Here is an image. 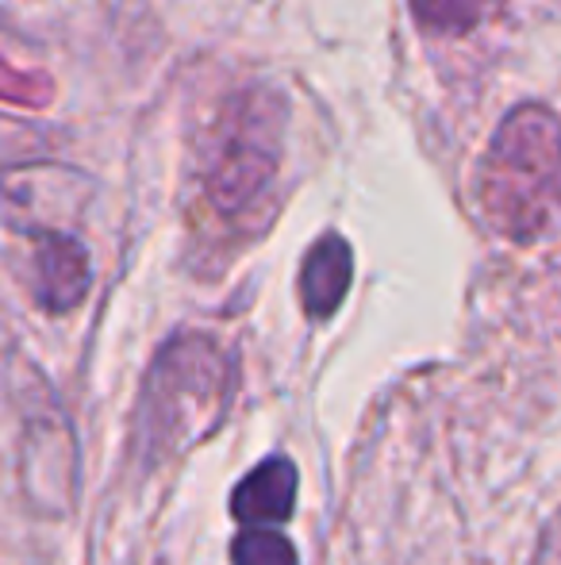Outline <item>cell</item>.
Returning a JSON list of instances; mask_svg holds the SVG:
<instances>
[{"mask_svg": "<svg viewBox=\"0 0 561 565\" xmlns=\"http://www.w3.org/2000/svg\"><path fill=\"white\" fill-rule=\"evenodd\" d=\"M561 185V119L547 105H519L500 119L477 162L485 220L511 243H531L550 224Z\"/></svg>", "mask_w": 561, "mask_h": 565, "instance_id": "2", "label": "cell"}, {"mask_svg": "<svg viewBox=\"0 0 561 565\" xmlns=\"http://www.w3.org/2000/svg\"><path fill=\"white\" fill-rule=\"evenodd\" d=\"M493 8L496 0H412L416 23L423 31H431V35H462V31H473Z\"/></svg>", "mask_w": 561, "mask_h": 565, "instance_id": "8", "label": "cell"}, {"mask_svg": "<svg viewBox=\"0 0 561 565\" xmlns=\"http://www.w3.org/2000/svg\"><path fill=\"white\" fill-rule=\"evenodd\" d=\"M235 385L224 342L204 331L165 339L142 377L131 419V466L150 473L181 458L219 427Z\"/></svg>", "mask_w": 561, "mask_h": 565, "instance_id": "1", "label": "cell"}, {"mask_svg": "<svg viewBox=\"0 0 561 565\" xmlns=\"http://www.w3.org/2000/svg\"><path fill=\"white\" fill-rule=\"evenodd\" d=\"M531 565H561V508H558L554 515H550L547 527H542Z\"/></svg>", "mask_w": 561, "mask_h": 565, "instance_id": "10", "label": "cell"}, {"mask_svg": "<svg viewBox=\"0 0 561 565\" xmlns=\"http://www.w3.org/2000/svg\"><path fill=\"white\" fill-rule=\"evenodd\" d=\"M284 105L270 89L235 93L224 105L204 166V201L219 216H242L270 193L281 170Z\"/></svg>", "mask_w": 561, "mask_h": 565, "instance_id": "3", "label": "cell"}, {"mask_svg": "<svg viewBox=\"0 0 561 565\" xmlns=\"http://www.w3.org/2000/svg\"><path fill=\"white\" fill-rule=\"evenodd\" d=\"M93 262L74 235L35 231V269H31V297L46 316H66L89 297Z\"/></svg>", "mask_w": 561, "mask_h": 565, "instance_id": "5", "label": "cell"}, {"mask_svg": "<svg viewBox=\"0 0 561 565\" xmlns=\"http://www.w3.org/2000/svg\"><path fill=\"white\" fill-rule=\"evenodd\" d=\"M235 565H296V546L278 527H247L231 543Z\"/></svg>", "mask_w": 561, "mask_h": 565, "instance_id": "9", "label": "cell"}, {"mask_svg": "<svg viewBox=\"0 0 561 565\" xmlns=\"http://www.w3.org/2000/svg\"><path fill=\"white\" fill-rule=\"evenodd\" d=\"M354 281V250L343 235L327 231L312 243L300 266V305L312 320H327L338 312Z\"/></svg>", "mask_w": 561, "mask_h": 565, "instance_id": "6", "label": "cell"}, {"mask_svg": "<svg viewBox=\"0 0 561 565\" xmlns=\"http://www.w3.org/2000/svg\"><path fill=\"white\" fill-rule=\"evenodd\" d=\"M296 504V466L281 454L258 461L231 492V515L247 527H273L292 515Z\"/></svg>", "mask_w": 561, "mask_h": 565, "instance_id": "7", "label": "cell"}, {"mask_svg": "<svg viewBox=\"0 0 561 565\" xmlns=\"http://www.w3.org/2000/svg\"><path fill=\"white\" fill-rule=\"evenodd\" d=\"M20 481L28 500L46 515L74 508L77 492V447L66 412L54 404H23L20 408Z\"/></svg>", "mask_w": 561, "mask_h": 565, "instance_id": "4", "label": "cell"}]
</instances>
